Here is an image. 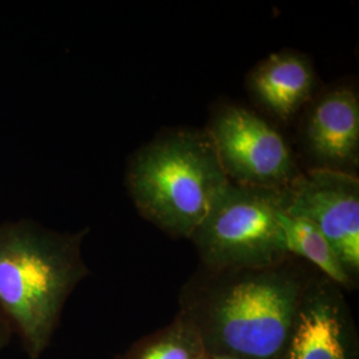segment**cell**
Listing matches in <instances>:
<instances>
[{
  "label": "cell",
  "mask_w": 359,
  "mask_h": 359,
  "mask_svg": "<svg viewBox=\"0 0 359 359\" xmlns=\"http://www.w3.org/2000/svg\"><path fill=\"white\" fill-rule=\"evenodd\" d=\"M184 314L210 355L280 359L308 280L286 261L266 269L213 271Z\"/></svg>",
  "instance_id": "1"
},
{
  "label": "cell",
  "mask_w": 359,
  "mask_h": 359,
  "mask_svg": "<svg viewBox=\"0 0 359 359\" xmlns=\"http://www.w3.org/2000/svg\"><path fill=\"white\" fill-rule=\"evenodd\" d=\"M81 238L28 221L0 226V311L29 359L46 351L68 297L88 274Z\"/></svg>",
  "instance_id": "2"
},
{
  "label": "cell",
  "mask_w": 359,
  "mask_h": 359,
  "mask_svg": "<svg viewBox=\"0 0 359 359\" xmlns=\"http://www.w3.org/2000/svg\"><path fill=\"white\" fill-rule=\"evenodd\" d=\"M231 182L206 129L160 133L133 154L127 170L129 194L142 217L185 238Z\"/></svg>",
  "instance_id": "3"
},
{
  "label": "cell",
  "mask_w": 359,
  "mask_h": 359,
  "mask_svg": "<svg viewBox=\"0 0 359 359\" xmlns=\"http://www.w3.org/2000/svg\"><path fill=\"white\" fill-rule=\"evenodd\" d=\"M285 189H259L231 182L189 240L212 271L256 270L287 259L278 215Z\"/></svg>",
  "instance_id": "4"
},
{
  "label": "cell",
  "mask_w": 359,
  "mask_h": 359,
  "mask_svg": "<svg viewBox=\"0 0 359 359\" xmlns=\"http://www.w3.org/2000/svg\"><path fill=\"white\" fill-rule=\"evenodd\" d=\"M206 130L233 184L285 189L299 176L294 156L283 135L248 108H219Z\"/></svg>",
  "instance_id": "5"
},
{
  "label": "cell",
  "mask_w": 359,
  "mask_h": 359,
  "mask_svg": "<svg viewBox=\"0 0 359 359\" xmlns=\"http://www.w3.org/2000/svg\"><path fill=\"white\" fill-rule=\"evenodd\" d=\"M283 210L311 222L354 280L359 271V180L350 172L313 168L286 188Z\"/></svg>",
  "instance_id": "6"
},
{
  "label": "cell",
  "mask_w": 359,
  "mask_h": 359,
  "mask_svg": "<svg viewBox=\"0 0 359 359\" xmlns=\"http://www.w3.org/2000/svg\"><path fill=\"white\" fill-rule=\"evenodd\" d=\"M280 359H358L354 323L338 285L308 281Z\"/></svg>",
  "instance_id": "7"
},
{
  "label": "cell",
  "mask_w": 359,
  "mask_h": 359,
  "mask_svg": "<svg viewBox=\"0 0 359 359\" xmlns=\"http://www.w3.org/2000/svg\"><path fill=\"white\" fill-rule=\"evenodd\" d=\"M304 142L317 168L348 172L358 164L359 99L347 87L323 93L309 112Z\"/></svg>",
  "instance_id": "8"
},
{
  "label": "cell",
  "mask_w": 359,
  "mask_h": 359,
  "mask_svg": "<svg viewBox=\"0 0 359 359\" xmlns=\"http://www.w3.org/2000/svg\"><path fill=\"white\" fill-rule=\"evenodd\" d=\"M248 83L258 103L271 115L287 121L310 99L316 75L306 56L277 52L257 65Z\"/></svg>",
  "instance_id": "9"
},
{
  "label": "cell",
  "mask_w": 359,
  "mask_h": 359,
  "mask_svg": "<svg viewBox=\"0 0 359 359\" xmlns=\"http://www.w3.org/2000/svg\"><path fill=\"white\" fill-rule=\"evenodd\" d=\"M278 219L287 255L308 259L322 274L339 287L351 289L354 280L341 264L332 245L308 219L295 217L281 209Z\"/></svg>",
  "instance_id": "10"
},
{
  "label": "cell",
  "mask_w": 359,
  "mask_h": 359,
  "mask_svg": "<svg viewBox=\"0 0 359 359\" xmlns=\"http://www.w3.org/2000/svg\"><path fill=\"white\" fill-rule=\"evenodd\" d=\"M205 355L201 334L182 313L167 329L136 347L128 359H203Z\"/></svg>",
  "instance_id": "11"
},
{
  "label": "cell",
  "mask_w": 359,
  "mask_h": 359,
  "mask_svg": "<svg viewBox=\"0 0 359 359\" xmlns=\"http://www.w3.org/2000/svg\"><path fill=\"white\" fill-rule=\"evenodd\" d=\"M13 329L10 322L6 320V317L0 311V351L7 346L13 338Z\"/></svg>",
  "instance_id": "12"
},
{
  "label": "cell",
  "mask_w": 359,
  "mask_h": 359,
  "mask_svg": "<svg viewBox=\"0 0 359 359\" xmlns=\"http://www.w3.org/2000/svg\"><path fill=\"white\" fill-rule=\"evenodd\" d=\"M210 355V354H209ZM212 358L213 359H234L231 358V357H224V355H212Z\"/></svg>",
  "instance_id": "13"
},
{
  "label": "cell",
  "mask_w": 359,
  "mask_h": 359,
  "mask_svg": "<svg viewBox=\"0 0 359 359\" xmlns=\"http://www.w3.org/2000/svg\"><path fill=\"white\" fill-rule=\"evenodd\" d=\"M203 359H213L212 358V355H209V354H208V355H205V357H204V358Z\"/></svg>",
  "instance_id": "14"
}]
</instances>
